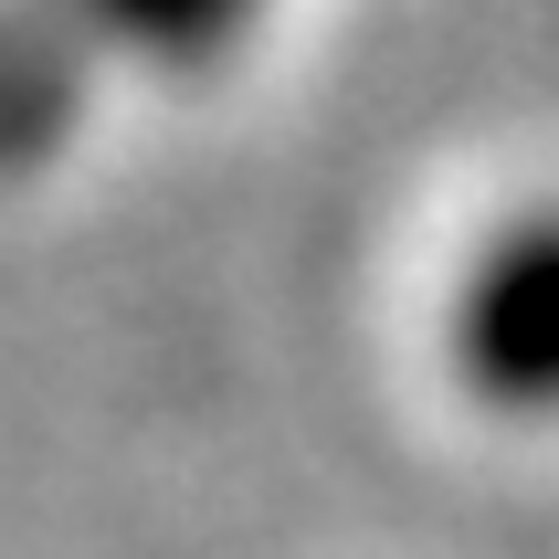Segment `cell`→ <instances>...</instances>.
I'll use <instances>...</instances> for the list:
<instances>
[{"label": "cell", "mask_w": 559, "mask_h": 559, "mask_svg": "<svg viewBox=\"0 0 559 559\" xmlns=\"http://www.w3.org/2000/svg\"><path fill=\"white\" fill-rule=\"evenodd\" d=\"M454 380L497 412H559V212L486 233L443 317Z\"/></svg>", "instance_id": "1"}, {"label": "cell", "mask_w": 559, "mask_h": 559, "mask_svg": "<svg viewBox=\"0 0 559 559\" xmlns=\"http://www.w3.org/2000/svg\"><path fill=\"white\" fill-rule=\"evenodd\" d=\"M95 63H158V74H201L253 32L264 0H43Z\"/></svg>", "instance_id": "2"}]
</instances>
